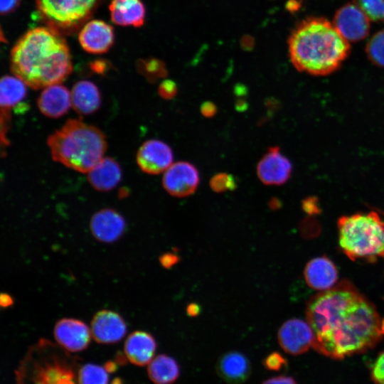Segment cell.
<instances>
[{"label":"cell","mask_w":384,"mask_h":384,"mask_svg":"<svg viewBox=\"0 0 384 384\" xmlns=\"http://www.w3.org/2000/svg\"><path fill=\"white\" fill-rule=\"evenodd\" d=\"M201 112L205 117H213L217 112L216 105L210 101L204 102L200 108Z\"/></svg>","instance_id":"d590c367"},{"label":"cell","mask_w":384,"mask_h":384,"mask_svg":"<svg viewBox=\"0 0 384 384\" xmlns=\"http://www.w3.org/2000/svg\"><path fill=\"white\" fill-rule=\"evenodd\" d=\"M218 376L229 384H241L251 374V364L242 353L231 351L223 355L216 364Z\"/></svg>","instance_id":"d6986e66"},{"label":"cell","mask_w":384,"mask_h":384,"mask_svg":"<svg viewBox=\"0 0 384 384\" xmlns=\"http://www.w3.org/2000/svg\"><path fill=\"white\" fill-rule=\"evenodd\" d=\"M122 178V170L116 160L103 157L88 173L91 186L99 191H108L115 188Z\"/></svg>","instance_id":"7402d4cb"},{"label":"cell","mask_w":384,"mask_h":384,"mask_svg":"<svg viewBox=\"0 0 384 384\" xmlns=\"http://www.w3.org/2000/svg\"><path fill=\"white\" fill-rule=\"evenodd\" d=\"M26 84L16 76L4 75L0 82L1 124L9 125L11 109L25 98Z\"/></svg>","instance_id":"44dd1931"},{"label":"cell","mask_w":384,"mask_h":384,"mask_svg":"<svg viewBox=\"0 0 384 384\" xmlns=\"http://www.w3.org/2000/svg\"><path fill=\"white\" fill-rule=\"evenodd\" d=\"M210 187L214 192L220 193L233 191L237 187V183L233 175L221 172L215 174L210 178Z\"/></svg>","instance_id":"f546056e"},{"label":"cell","mask_w":384,"mask_h":384,"mask_svg":"<svg viewBox=\"0 0 384 384\" xmlns=\"http://www.w3.org/2000/svg\"><path fill=\"white\" fill-rule=\"evenodd\" d=\"M78 384H108L109 372L105 366L86 363L78 370Z\"/></svg>","instance_id":"484cf974"},{"label":"cell","mask_w":384,"mask_h":384,"mask_svg":"<svg viewBox=\"0 0 384 384\" xmlns=\"http://www.w3.org/2000/svg\"><path fill=\"white\" fill-rule=\"evenodd\" d=\"M138 69L149 80L156 81L166 75L164 64L156 59L142 60L138 63Z\"/></svg>","instance_id":"83f0119b"},{"label":"cell","mask_w":384,"mask_h":384,"mask_svg":"<svg viewBox=\"0 0 384 384\" xmlns=\"http://www.w3.org/2000/svg\"><path fill=\"white\" fill-rule=\"evenodd\" d=\"M53 336L65 351L77 353L88 347L92 334L87 325L81 320L63 318L55 324Z\"/></svg>","instance_id":"8fae6325"},{"label":"cell","mask_w":384,"mask_h":384,"mask_svg":"<svg viewBox=\"0 0 384 384\" xmlns=\"http://www.w3.org/2000/svg\"><path fill=\"white\" fill-rule=\"evenodd\" d=\"M333 25L348 42L364 39L370 30V18L354 2L347 4L336 12Z\"/></svg>","instance_id":"9c48e42d"},{"label":"cell","mask_w":384,"mask_h":384,"mask_svg":"<svg viewBox=\"0 0 384 384\" xmlns=\"http://www.w3.org/2000/svg\"><path fill=\"white\" fill-rule=\"evenodd\" d=\"M201 312V307L196 303H190L186 307V313L189 316L195 317Z\"/></svg>","instance_id":"ab89813d"},{"label":"cell","mask_w":384,"mask_h":384,"mask_svg":"<svg viewBox=\"0 0 384 384\" xmlns=\"http://www.w3.org/2000/svg\"><path fill=\"white\" fill-rule=\"evenodd\" d=\"M199 181L196 167L190 162L181 161L173 163L164 171L162 185L171 196L183 198L196 191Z\"/></svg>","instance_id":"ba28073f"},{"label":"cell","mask_w":384,"mask_h":384,"mask_svg":"<svg viewBox=\"0 0 384 384\" xmlns=\"http://www.w3.org/2000/svg\"><path fill=\"white\" fill-rule=\"evenodd\" d=\"M304 275L309 287L321 292L334 287L338 278L336 266L326 257L310 260L305 267Z\"/></svg>","instance_id":"ffe728a7"},{"label":"cell","mask_w":384,"mask_h":384,"mask_svg":"<svg viewBox=\"0 0 384 384\" xmlns=\"http://www.w3.org/2000/svg\"><path fill=\"white\" fill-rule=\"evenodd\" d=\"M284 364H286L285 359L281 354L277 352H273L268 355L263 361L265 367L271 370H278Z\"/></svg>","instance_id":"d6a6232c"},{"label":"cell","mask_w":384,"mask_h":384,"mask_svg":"<svg viewBox=\"0 0 384 384\" xmlns=\"http://www.w3.org/2000/svg\"><path fill=\"white\" fill-rule=\"evenodd\" d=\"M127 324L117 312L103 309L97 311L91 321V334L99 343L111 344L121 341L127 333Z\"/></svg>","instance_id":"5bb4252c"},{"label":"cell","mask_w":384,"mask_h":384,"mask_svg":"<svg viewBox=\"0 0 384 384\" xmlns=\"http://www.w3.org/2000/svg\"><path fill=\"white\" fill-rule=\"evenodd\" d=\"M262 384H297L294 380L291 377L277 376L269 378L264 381Z\"/></svg>","instance_id":"8d00e7d4"},{"label":"cell","mask_w":384,"mask_h":384,"mask_svg":"<svg viewBox=\"0 0 384 384\" xmlns=\"http://www.w3.org/2000/svg\"><path fill=\"white\" fill-rule=\"evenodd\" d=\"M289 58L294 68L313 75L337 70L350 52V45L333 23L320 17L302 21L288 40Z\"/></svg>","instance_id":"3957f363"},{"label":"cell","mask_w":384,"mask_h":384,"mask_svg":"<svg viewBox=\"0 0 384 384\" xmlns=\"http://www.w3.org/2000/svg\"><path fill=\"white\" fill-rule=\"evenodd\" d=\"M47 144L55 161L81 173H88L107 149L103 132L80 119L66 121L48 137Z\"/></svg>","instance_id":"277c9868"},{"label":"cell","mask_w":384,"mask_h":384,"mask_svg":"<svg viewBox=\"0 0 384 384\" xmlns=\"http://www.w3.org/2000/svg\"><path fill=\"white\" fill-rule=\"evenodd\" d=\"M13 297L7 293H1L0 295V305L2 308H8L14 304Z\"/></svg>","instance_id":"f35d334b"},{"label":"cell","mask_w":384,"mask_h":384,"mask_svg":"<svg viewBox=\"0 0 384 384\" xmlns=\"http://www.w3.org/2000/svg\"><path fill=\"white\" fill-rule=\"evenodd\" d=\"M102 0H36V17L61 35L71 34L92 16Z\"/></svg>","instance_id":"52a82bcc"},{"label":"cell","mask_w":384,"mask_h":384,"mask_svg":"<svg viewBox=\"0 0 384 384\" xmlns=\"http://www.w3.org/2000/svg\"><path fill=\"white\" fill-rule=\"evenodd\" d=\"M369 60L375 65L384 68V30L375 33L366 46Z\"/></svg>","instance_id":"4316f807"},{"label":"cell","mask_w":384,"mask_h":384,"mask_svg":"<svg viewBox=\"0 0 384 384\" xmlns=\"http://www.w3.org/2000/svg\"><path fill=\"white\" fill-rule=\"evenodd\" d=\"M292 164L278 146H272L262 156L257 165V175L266 185H281L288 181L292 173Z\"/></svg>","instance_id":"4fadbf2b"},{"label":"cell","mask_w":384,"mask_h":384,"mask_svg":"<svg viewBox=\"0 0 384 384\" xmlns=\"http://www.w3.org/2000/svg\"><path fill=\"white\" fill-rule=\"evenodd\" d=\"M353 2L370 19L384 23V0H353Z\"/></svg>","instance_id":"f1b7e54d"},{"label":"cell","mask_w":384,"mask_h":384,"mask_svg":"<svg viewBox=\"0 0 384 384\" xmlns=\"http://www.w3.org/2000/svg\"><path fill=\"white\" fill-rule=\"evenodd\" d=\"M147 373L154 384H171L179 376V366L171 356L160 354L148 364Z\"/></svg>","instance_id":"d4e9b609"},{"label":"cell","mask_w":384,"mask_h":384,"mask_svg":"<svg viewBox=\"0 0 384 384\" xmlns=\"http://www.w3.org/2000/svg\"><path fill=\"white\" fill-rule=\"evenodd\" d=\"M10 65L13 74L35 90L61 83L73 70L65 40L49 27L26 31L11 49Z\"/></svg>","instance_id":"7a4b0ae2"},{"label":"cell","mask_w":384,"mask_h":384,"mask_svg":"<svg viewBox=\"0 0 384 384\" xmlns=\"http://www.w3.org/2000/svg\"><path fill=\"white\" fill-rule=\"evenodd\" d=\"M156 347V341L151 334L144 331H135L127 338L124 352L131 363L144 366L154 358Z\"/></svg>","instance_id":"e0dca14e"},{"label":"cell","mask_w":384,"mask_h":384,"mask_svg":"<svg viewBox=\"0 0 384 384\" xmlns=\"http://www.w3.org/2000/svg\"><path fill=\"white\" fill-rule=\"evenodd\" d=\"M78 39L85 51L93 54L105 53L113 45V28L105 21L92 20L81 28Z\"/></svg>","instance_id":"2e32d148"},{"label":"cell","mask_w":384,"mask_h":384,"mask_svg":"<svg viewBox=\"0 0 384 384\" xmlns=\"http://www.w3.org/2000/svg\"><path fill=\"white\" fill-rule=\"evenodd\" d=\"M338 228L339 245L351 260L384 257V221L375 212L343 216Z\"/></svg>","instance_id":"8992f818"},{"label":"cell","mask_w":384,"mask_h":384,"mask_svg":"<svg viewBox=\"0 0 384 384\" xmlns=\"http://www.w3.org/2000/svg\"><path fill=\"white\" fill-rule=\"evenodd\" d=\"M73 108L80 114H90L101 105V95L97 86L89 80L77 82L71 91Z\"/></svg>","instance_id":"cb8c5ba5"},{"label":"cell","mask_w":384,"mask_h":384,"mask_svg":"<svg viewBox=\"0 0 384 384\" xmlns=\"http://www.w3.org/2000/svg\"><path fill=\"white\" fill-rule=\"evenodd\" d=\"M124 217L112 208H104L91 218L90 229L92 236L100 242L112 243L119 240L126 230Z\"/></svg>","instance_id":"9a60e30c"},{"label":"cell","mask_w":384,"mask_h":384,"mask_svg":"<svg viewBox=\"0 0 384 384\" xmlns=\"http://www.w3.org/2000/svg\"><path fill=\"white\" fill-rule=\"evenodd\" d=\"M281 348L287 353L299 355L313 348L314 334L308 323L299 319H292L285 321L279 328L277 334Z\"/></svg>","instance_id":"30bf717a"},{"label":"cell","mask_w":384,"mask_h":384,"mask_svg":"<svg viewBox=\"0 0 384 384\" xmlns=\"http://www.w3.org/2000/svg\"><path fill=\"white\" fill-rule=\"evenodd\" d=\"M107 63L102 60H97L92 62L90 68L92 70L98 73H103L107 69Z\"/></svg>","instance_id":"74e56055"},{"label":"cell","mask_w":384,"mask_h":384,"mask_svg":"<svg viewBox=\"0 0 384 384\" xmlns=\"http://www.w3.org/2000/svg\"><path fill=\"white\" fill-rule=\"evenodd\" d=\"M37 105L45 116L60 117L72 107L70 92L60 83L49 85L40 94Z\"/></svg>","instance_id":"ac0fdd59"},{"label":"cell","mask_w":384,"mask_h":384,"mask_svg":"<svg viewBox=\"0 0 384 384\" xmlns=\"http://www.w3.org/2000/svg\"><path fill=\"white\" fill-rule=\"evenodd\" d=\"M180 260L178 255L172 252H166L159 257V262L161 265L169 269L176 265Z\"/></svg>","instance_id":"836d02e7"},{"label":"cell","mask_w":384,"mask_h":384,"mask_svg":"<svg viewBox=\"0 0 384 384\" xmlns=\"http://www.w3.org/2000/svg\"><path fill=\"white\" fill-rule=\"evenodd\" d=\"M171 148L159 139L146 141L138 149L137 162L141 170L156 175L165 171L172 164Z\"/></svg>","instance_id":"7c38bea8"},{"label":"cell","mask_w":384,"mask_h":384,"mask_svg":"<svg viewBox=\"0 0 384 384\" xmlns=\"http://www.w3.org/2000/svg\"><path fill=\"white\" fill-rule=\"evenodd\" d=\"M56 347L45 339L32 347L16 371V384H78L73 362Z\"/></svg>","instance_id":"5b68a950"},{"label":"cell","mask_w":384,"mask_h":384,"mask_svg":"<svg viewBox=\"0 0 384 384\" xmlns=\"http://www.w3.org/2000/svg\"><path fill=\"white\" fill-rule=\"evenodd\" d=\"M111 20L119 26L139 27L144 24L146 10L141 0H112Z\"/></svg>","instance_id":"603a6c76"},{"label":"cell","mask_w":384,"mask_h":384,"mask_svg":"<svg viewBox=\"0 0 384 384\" xmlns=\"http://www.w3.org/2000/svg\"><path fill=\"white\" fill-rule=\"evenodd\" d=\"M177 92L176 83L171 80H164L158 88L159 96L165 100L173 99L176 95Z\"/></svg>","instance_id":"4dcf8cb0"},{"label":"cell","mask_w":384,"mask_h":384,"mask_svg":"<svg viewBox=\"0 0 384 384\" xmlns=\"http://www.w3.org/2000/svg\"><path fill=\"white\" fill-rule=\"evenodd\" d=\"M371 376L375 384H384V351L378 356L374 363Z\"/></svg>","instance_id":"1f68e13d"},{"label":"cell","mask_w":384,"mask_h":384,"mask_svg":"<svg viewBox=\"0 0 384 384\" xmlns=\"http://www.w3.org/2000/svg\"><path fill=\"white\" fill-rule=\"evenodd\" d=\"M306 320L314 334L313 348L332 358L366 351L384 336V318L346 280L311 298Z\"/></svg>","instance_id":"6da1fadb"},{"label":"cell","mask_w":384,"mask_h":384,"mask_svg":"<svg viewBox=\"0 0 384 384\" xmlns=\"http://www.w3.org/2000/svg\"><path fill=\"white\" fill-rule=\"evenodd\" d=\"M21 0H0V11L2 15L14 11L20 5Z\"/></svg>","instance_id":"e575fe53"}]
</instances>
